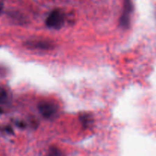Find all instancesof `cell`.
<instances>
[{
    "label": "cell",
    "instance_id": "cell-8",
    "mask_svg": "<svg viewBox=\"0 0 156 156\" xmlns=\"http://www.w3.org/2000/svg\"><path fill=\"white\" fill-rule=\"evenodd\" d=\"M2 5H0V13L2 12Z\"/></svg>",
    "mask_w": 156,
    "mask_h": 156
},
{
    "label": "cell",
    "instance_id": "cell-7",
    "mask_svg": "<svg viewBox=\"0 0 156 156\" xmlns=\"http://www.w3.org/2000/svg\"><path fill=\"white\" fill-rule=\"evenodd\" d=\"M81 122L83 123V126H87L91 123V117L88 114H84V115L81 116L80 117Z\"/></svg>",
    "mask_w": 156,
    "mask_h": 156
},
{
    "label": "cell",
    "instance_id": "cell-5",
    "mask_svg": "<svg viewBox=\"0 0 156 156\" xmlns=\"http://www.w3.org/2000/svg\"><path fill=\"white\" fill-rule=\"evenodd\" d=\"M8 99V93L3 88L0 87V105L4 104Z\"/></svg>",
    "mask_w": 156,
    "mask_h": 156
},
{
    "label": "cell",
    "instance_id": "cell-6",
    "mask_svg": "<svg viewBox=\"0 0 156 156\" xmlns=\"http://www.w3.org/2000/svg\"><path fill=\"white\" fill-rule=\"evenodd\" d=\"M47 156H62V152L58 148L51 147L49 149Z\"/></svg>",
    "mask_w": 156,
    "mask_h": 156
},
{
    "label": "cell",
    "instance_id": "cell-2",
    "mask_svg": "<svg viewBox=\"0 0 156 156\" xmlns=\"http://www.w3.org/2000/svg\"><path fill=\"white\" fill-rule=\"evenodd\" d=\"M40 113L46 119H51L54 117L57 113V107L52 102H42L38 106Z\"/></svg>",
    "mask_w": 156,
    "mask_h": 156
},
{
    "label": "cell",
    "instance_id": "cell-3",
    "mask_svg": "<svg viewBox=\"0 0 156 156\" xmlns=\"http://www.w3.org/2000/svg\"><path fill=\"white\" fill-rule=\"evenodd\" d=\"M133 11L131 0H124L123 11L120 19V24L123 28H128L130 24V15Z\"/></svg>",
    "mask_w": 156,
    "mask_h": 156
},
{
    "label": "cell",
    "instance_id": "cell-4",
    "mask_svg": "<svg viewBox=\"0 0 156 156\" xmlns=\"http://www.w3.org/2000/svg\"><path fill=\"white\" fill-rule=\"evenodd\" d=\"M28 46L35 49H40V50H48L51 48L53 46L50 43L47 41H34V42H29Z\"/></svg>",
    "mask_w": 156,
    "mask_h": 156
},
{
    "label": "cell",
    "instance_id": "cell-1",
    "mask_svg": "<svg viewBox=\"0 0 156 156\" xmlns=\"http://www.w3.org/2000/svg\"><path fill=\"white\" fill-rule=\"evenodd\" d=\"M64 23V18L59 10H53L50 13L46 20V24L50 28L59 29Z\"/></svg>",
    "mask_w": 156,
    "mask_h": 156
}]
</instances>
